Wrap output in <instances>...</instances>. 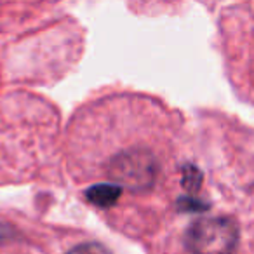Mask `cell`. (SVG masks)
Returning a JSON list of instances; mask_svg holds the SVG:
<instances>
[{"instance_id":"obj_1","label":"cell","mask_w":254,"mask_h":254,"mask_svg":"<svg viewBox=\"0 0 254 254\" xmlns=\"http://www.w3.org/2000/svg\"><path fill=\"white\" fill-rule=\"evenodd\" d=\"M239 239V225L226 216L200 218L185 232V246L191 254H233Z\"/></svg>"},{"instance_id":"obj_2","label":"cell","mask_w":254,"mask_h":254,"mask_svg":"<svg viewBox=\"0 0 254 254\" xmlns=\"http://www.w3.org/2000/svg\"><path fill=\"white\" fill-rule=\"evenodd\" d=\"M110 174L117 181L132 188V190H143L155 180L157 162L146 152L122 153L113 160Z\"/></svg>"},{"instance_id":"obj_3","label":"cell","mask_w":254,"mask_h":254,"mask_svg":"<svg viewBox=\"0 0 254 254\" xmlns=\"http://www.w3.org/2000/svg\"><path fill=\"white\" fill-rule=\"evenodd\" d=\"M120 193H122V188L117 183H103V185H94L85 191V198H87L91 204L98 205V207L108 209L112 205H115V202L119 200Z\"/></svg>"},{"instance_id":"obj_4","label":"cell","mask_w":254,"mask_h":254,"mask_svg":"<svg viewBox=\"0 0 254 254\" xmlns=\"http://www.w3.org/2000/svg\"><path fill=\"white\" fill-rule=\"evenodd\" d=\"M202 185V173L195 166H185L183 167V188L190 193L200 188Z\"/></svg>"},{"instance_id":"obj_5","label":"cell","mask_w":254,"mask_h":254,"mask_svg":"<svg viewBox=\"0 0 254 254\" xmlns=\"http://www.w3.org/2000/svg\"><path fill=\"white\" fill-rule=\"evenodd\" d=\"M68 254H110V251L98 242H85L73 247Z\"/></svg>"},{"instance_id":"obj_6","label":"cell","mask_w":254,"mask_h":254,"mask_svg":"<svg viewBox=\"0 0 254 254\" xmlns=\"http://www.w3.org/2000/svg\"><path fill=\"white\" fill-rule=\"evenodd\" d=\"M180 205H183V211H187V209H188V211H198V209H202V207H204V205H202L200 204V202H191L190 200V198H183V200H180Z\"/></svg>"},{"instance_id":"obj_7","label":"cell","mask_w":254,"mask_h":254,"mask_svg":"<svg viewBox=\"0 0 254 254\" xmlns=\"http://www.w3.org/2000/svg\"><path fill=\"white\" fill-rule=\"evenodd\" d=\"M0 230H4V228H2V226H0ZM0 237H2V233H0Z\"/></svg>"}]
</instances>
